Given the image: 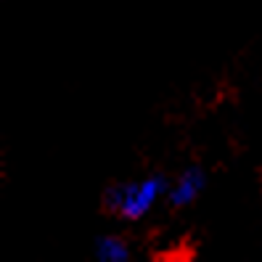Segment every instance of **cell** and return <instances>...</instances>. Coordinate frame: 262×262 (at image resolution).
<instances>
[{
  "label": "cell",
  "mask_w": 262,
  "mask_h": 262,
  "mask_svg": "<svg viewBox=\"0 0 262 262\" xmlns=\"http://www.w3.org/2000/svg\"><path fill=\"white\" fill-rule=\"evenodd\" d=\"M164 193L162 178H146L138 183H119L106 191V209L125 220H141Z\"/></svg>",
  "instance_id": "cell-1"
},
{
  "label": "cell",
  "mask_w": 262,
  "mask_h": 262,
  "mask_svg": "<svg viewBox=\"0 0 262 262\" xmlns=\"http://www.w3.org/2000/svg\"><path fill=\"white\" fill-rule=\"evenodd\" d=\"M202 188H204V172L199 167H191V169H186V172L178 178L175 186L169 188L167 199H169V204H172V207H188L191 202L199 199Z\"/></svg>",
  "instance_id": "cell-2"
},
{
  "label": "cell",
  "mask_w": 262,
  "mask_h": 262,
  "mask_svg": "<svg viewBox=\"0 0 262 262\" xmlns=\"http://www.w3.org/2000/svg\"><path fill=\"white\" fill-rule=\"evenodd\" d=\"M96 257L101 262H125L130 259V246L119 236H101L96 244Z\"/></svg>",
  "instance_id": "cell-3"
}]
</instances>
